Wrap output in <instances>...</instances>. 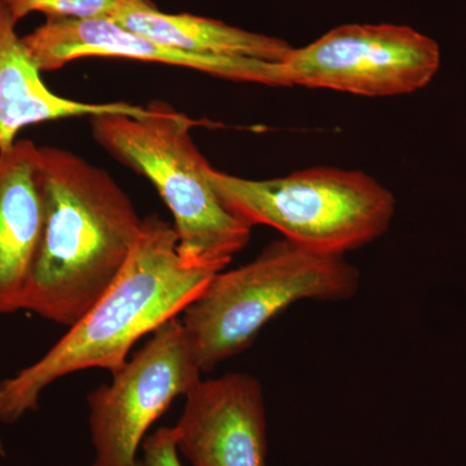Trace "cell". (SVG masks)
I'll return each mask as SVG.
<instances>
[{
    "label": "cell",
    "instance_id": "6da1fadb",
    "mask_svg": "<svg viewBox=\"0 0 466 466\" xmlns=\"http://www.w3.org/2000/svg\"><path fill=\"white\" fill-rule=\"evenodd\" d=\"M41 238L21 309L72 327L124 268L143 218L108 171L56 147H39Z\"/></svg>",
    "mask_w": 466,
    "mask_h": 466
},
{
    "label": "cell",
    "instance_id": "7a4b0ae2",
    "mask_svg": "<svg viewBox=\"0 0 466 466\" xmlns=\"http://www.w3.org/2000/svg\"><path fill=\"white\" fill-rule=\"evenodd\" d=\"M214 275L183 262L173 225L158 214L143 218L133 251L104 296L39 360L0 382V422L15 424L35 410L42 392L63 377L91 368L116 375L135 343L183 314Z\"/></svg>",
    "mask_w": 466,
    "mask_h": 466
},
{
    "label": "cell",
    "instance_id": "3957f363",
    "mask_svg": "<svg viewBox=\"0 0 466 466\" xmlns=\"http://www.w3.org/2000/svg\"><path fill=\"white\" fill-rule=\"evenodd\" d=\"M147 116H91L95 142L157 189L170 210L177 253L186 265L220 272L251 238L242 222L218 198L208 182L210 164L191 137L204 126L165 103L153 101Z\"/></svg>",
    "mask_w": 466,
    "mask_h": 466
},
{
    "label": "cell",
    "instance_id": "277c9868",
    "mask_svg": "<svg viewBox=\"0 0 466 466\" xmlns=\"http://www.w3.org/2000/svg\"><path fill=\"white\" fill-rule=\"evenodd\" d=\"M360 287L345 256L281 238L238 268L220 271L183 311L182 324L202 372L245 351L266 324L299 300L351 299Z\"/></svg>",
    "mask_w": 466,
    "mask_h": 466
},
{
    "label": "cell",
    "instance_id": "5b68a950",
    "mask_svg": "<svg viewBox=\"0 0 466 466\" xmlns=\"http://www.w3.org/2000/svg\"><path fill=\"white\" fill-rule=\"evenodd\" d=\"M218 198L242 222L268 226L319 253L345 256L381 238L397 211L394 195L357 170L318 167L253 180L210 167Z\"/></svg>",
    "mask_w": 466,
    "mask_h": 466
},
{
    "label": "cell",
    "instance_id": "8992f818",
    "mask_svg": "<svg viewBox=\"0 0 466 466\" xmlns=\"http://www.w3.org/2000/svg\"><path fill=\"white\" fill-rule=\"evenodd\" d=\"M440 66L438 43L412 27L349 24L293 48L281 73L285 86L386 97L422 90Z\"/></svg>",
    "mask_w": 466,
    "mask_h": 466
},
{
    "label": "cell",
    "instance_id": "52a82bcc",
    "mask_svg": "<svg viewBox=\"0 0 466 466\" xmlns=\"http://www.w3.org/2000/svg\"><path fill=\"white\" fill-rule=\"evenodd\" d=\"M201 368L180 319L159 327L109 385L88 394L91 466H137L150 426L201 381Z\"/></svg>",
    "mask_w": 466,
    "mask_h": 466
},
{
    "label": "cell",
    "instance_id": "ba28073f",
    "mask_svg": "<svg viewBox=\"0 0 466 466\" xmlns=\"http://www.w3.org/2000/svg\"><path fill=\"white\" fill-rule=\"evenodd\" d=\"M23 42L41 73L55 72L79 58L113 57L187 67L231 82L284 87L280 63L189 54L110 18H51L23 36Z\"/></svg>",
    "mask_w": 466,
    "mask_h": 466
},
{
    "label": "cell",
    "instance_id": "9c48e42d",
    "mask_svg": "<svg viewBox=\"0 0 466 466\" xmlns=\"http://www.w3.org/2000/svg\"><path fill=\"white\" fill-rule=\"evenodd\" d=\"M173 434L191 466H266L262 385L249 373L201 381L187 394Z\"/></svg>",
    "mask_w": 466,
    "mask_h": 466
},
{
    "label": "cell",
    "instance_id": "30bf717a",
    "mask_svg": "<svg viewBox=\"0 0 466 466\" xmlns=\"http://www.w3.org/2000/svg\"><path fill=\"white\" fill-rule=\"evenodd\" d=\"M39 147L17 140L0 152V315L20 311L43 223Z\"/></svg>",
    "mask_w": 466,
    "mask_h": 466
},
{
    "label": "cell",
    "instance_id": "8fae6325",
    "mask_svg": "<svg viewBox=\"0 0 466 466\" xmlns=\"http://www.w3.org/2000/svg\"><path fill=\"white\" fill-rule=\"evenodd\" d=\"M17 24L0 0V152L17 142L21 130L57 119L100 115L142 116L148 106L116 103H85L60 96L46 86L41 70L34 64Z\"/></svg>",
    "mask_w": 466,
    "mask_h": 466
},
{
    "label": "cell",
    "instance_id": "7c38bea8",
    "mask_svg": "<svg viewBox=\"0 0 466 466\" xmlns=\"http://www.w3.org/2000/svg\"><path fill=\"white\" fill-rule=\"evenodd\" d=\"M110 20L162 45L202 56L281 63L294 48L284 39L249 32L214 18L167 14L159 11L152 0L119 9Z\"/></svg>",
    "mask_w": 466,
    "mask_h": 466
},
{
    "label": "cell",
    "instance_id": "4fadbf2b",
    "mask_svg": "<svg viewBox=\"0 0 466 466\" xmlns=\"http://www.w3.org/2000/svg\"><path fill=\"white\" fill-rule=\"evenodd\" d=\"M137 2L149 0H5L9 14L16 24L32 14H43L47 20L110 18L119 9Z\"/></svg>",
    "mask_w": 466,
    "mask_h": 466
},
{
    "label": "cell",
    "instance_id": "5bb4252c",
    "mask_svg": "<svg viewBox=\"0 0 466 466\" xmlns=\"http://www.w3.org/2000/svg\"><path fill=\"white\" fill-rule=\"evenodd\" d=\"M146 466H183L175 443L173 429L161 428L143 441Z\"/></svg>",
    "mask_w": 466,
    "mask_h": 466
},
{
    "label": "cell",
    "instance_id": "9a60e30c",
    "mask_svg": "<svg viewBox=\"0 0 466 466\" xmlns=\"http://www.w3.org/2000/svg\"><path fill=\"white\" fill-rule=\"evenodd\" d=\"M5 446H3V441L0 440V455L5 456Z\"/></svg>",
    "mask_w": 466,
    "mask_h": 466
},
{
    "label": "cell",
    "instance_id": "2e32d148",
    "mask_svg": "<svg viewBox=\"0 0 466 466\" xmlns=\"http://www.w3.org/2000/svg\"><path fill=\"white\" fill-rule=\"evenodd\" d=\"M137 466H146V465H144V462L142 461V460H139V461H137Z\"/></svg>",
    "mask_w": 466,
    "mask_h": 466
}]
</instances>
